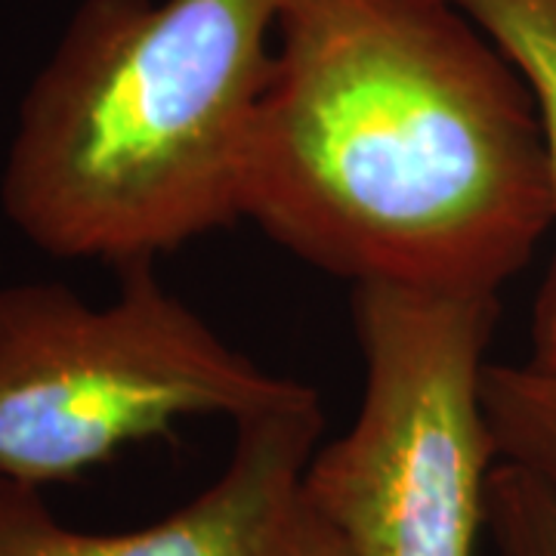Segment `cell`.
<instances>
[{
    "label": "cell",
    "instance_id": "1",
    "mask_svg": "<svg viewBox=\"0 0 556 556\" xmlns=\"http://www.w3.org/2000/svg\"><path fill=\"white\" fill-rule=\"evenodd\" d=\"M241 214L350 285L501 294L556 189L526 80L452 0H285Z\"/></svg>",
    "mask_w": 556,
    "mask_h": 556
},
{
    "label": "cell",
    "instance_id": "2",
    "mask_svg": "<svg viewBox=\"0 0 556 556\" xmlns=\"http://www.w3.org/2000/svg\"><path fill=\"white\" fill-rule=\"evenodd\" d=\"M285 0H80L28 84L0 211L56 260L130 266L244 219Z\"/></svg>",
    "mask_w": 556,
    "mask_h": 556
},
{
    "label": "cell",
    "instance_id": "3",
    "mask_svg": "<svg viewBox=\"0 0 556 556\" xmlns=\"http://www.w3.org/2000/svg\"><path fill=\"white\" fill-rule=\"evenodd\" d=\"M313 393L229 346L152 260L109 303L62 281L0 285V477L68 482L192 417L239 424Z\"/></svg>",
    "mask_w": 556,
    "mask_h": 556
},
{
    "label": "cell",
    "instance_id": "4",
    "mask_svg": "<svg viewBox=\"0 0 556 556\" xmlns=\"http://www.w3.org/2000/svg\"><path fill=\"white\" fill-rule=\"evenodd\" d=\"M365 387L300 492L346 556H477L497 464L482 375L501 294L353 285Z\"/></svg>",
    "mask_w": 556,
    "mask_h": 556
},
{
    "label": "cell",
    "instance_id": "5",
    "mask_svg": "<svg viewBox=\"0 0 556 556\" xmlns=\"http://www.w3.org/2000/svg\"><path fill=\"white\" fill-rule=\"evenodd\" d=\"M325 430L318 393L236 424L229 464L201 495L137 532H80L38 485L0 477V556H276Z\"/></svg>",
    "mask_w": 556,
    "mask_h": 556
},
{
    "label": "cell",
    "instance_id": "6",
    "mask_svg": "<svg viewBox=\"0 0 556 556\" xmlns=\"http://www.w3.org/2000/svg\"><path fill=\"white\" fill-rule=\"evenodd\" d=\"M514 62L535 100L556 189V0H452ZM532 362L556 368V254L532 316Z\"/></svg>",
    "mask_w": 556,
    "mask_h": 556
},
{
    "label": "cell",
    "instance_id": "7",
    "mask_svg": "<svg viewBox=\"0 0 556 556\" xmlns=\"http://www.w3.org/2000/svg\"><path fill=\"white\" fill-rule=\"evenodd\" d=\"M482 405L497 460L517 464L556 495V368L522 362H489Z\"/></svg>",
    "mask_w": 556,
    "mask_h": 556
},
{
    "label": "cell",
    "instance_id": "8",
    "mask_svg": "<svg viewBox=\"0 0 556 556\" xmlns=\"http://www.w3.org/2000/svg\"><path fill=\"white\" fill-rule=\"evenodd\" d=\"M495 556H556V495L517 464L497 460L485 495Z\"/></svg>",
    "mask_w": 556,
    "mask_h": 556
},
{
    "label": "cell",
    "instance_id": "9",
    "mask_svg": "<svg viewBox=\"0 0 556 556\" xmlns=\"http://www.w3.org/2000/svg\"><path fill=\"white\" fill-rule=\"evenodd\" d=\"M276 556H346V551H343L340 538L331 532V526L318 517L300 492L285 526H281Z\"/></svg>",
    "mask_w": 556,
    "mask_h": 556
}]
</instances>
